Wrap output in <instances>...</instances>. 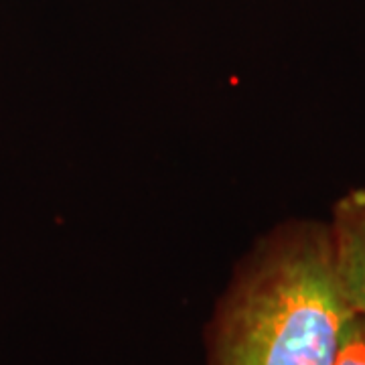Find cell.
Here are the masks:
<instances>
[{
  "instance_id": "cell-2",
  "label": "cell",
  "mask_w": 365,
  "mask_h": 365,
  "mask_svg": "<svg viewBox=\"0 0 365 365\" xmlns=\"http://www.w3.org/2000/svg\"><path fill=\"white\" fill-rule=\"evenodd\" d=\"M327 227L341 290L355 314L365 317V187L341 197Z\"/></svg>"
},
{
  "instance_id": "cell-1",
  "label": "cell",
  "mask_w": 365,
  "mask_h": 365,
  "mask_svg": "<svg viewBox=\"0 0 365 365\" xmlns=\"http://www.w3.org/2000/svg\"><path fill=\"white\" fill-rule=\"evenodd\" d=\"M355 311L329 227L292 223L235 272L207 329V365H333Z\"/></svg>"
},
{
  "instance_id": "cell-3",
  "label": "cell",
  "mask_w": 365,
  "mask_h": 365,
  "mask_svg": "<svg viewBox=\"0 0 365 365\" xmlns=\"http://www.w3.org/2000/svg\"><path fill=\"white\" fill-rule=\"evenodd\" d=\"M333 365H365V317L355 314L347 327Z\"/></svg>"
}]
</instances>
